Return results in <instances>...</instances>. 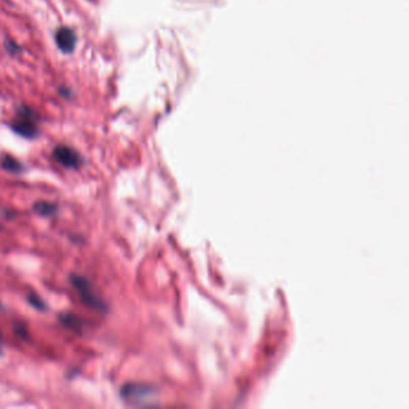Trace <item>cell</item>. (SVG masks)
<instances>
[{"label": "cell", "mask_w": 409, "mask_h": 409, "mask_svg": "<svg viewBox=\"0 0 409 409\" xmlns=\"http://www.w3.org/2000/svg\"><path fill=\"white\" fill-rule=\"evenodd\" d=\"M70 281H71L72 287L77 290L78 296L84 305L91 307V309L96 311H101V312H106L107 305L99 297L95 296L87 278L84 276H81V275H72L70 277Z\"/></svg>", "instance_id": "obj_1"}, {"label": "cell", "mask_w": 409, "mask_h": 409, "mask_svg": "<svg viewBox=\"0 0 409 409\" xmlns=\"http://www.w3.org/2000/svg\"><path fill=\"white\" fill-rule=\"evenodd\" d=\"M35 120H36V116H35L33 110L23 107L18 112L17 118L12 122L11 128L14 129L16 133L21 135L22 137L34 138L36 137L37 132H39L37 131Z\"/></svg>", "instance_id": "obj_2"}, {"label": "cell", "mask_w": 409, "mask_h": 409, "mask_svg": "<svg viewBox=\"0 0 409 409\" xmlns=\"http://www.w3.org/2000/svg\"><path fill=\"white\" fill-rule=\"evenodd\" d=\"M53 156L65 168H78L81 166V156L72 148L59 145L53 151Z\"/></svg>", "instance_id": "obj_3"}, {"label": "cell", "mask_w": 409, "mask_h": 409, "mask_svg": "<svg viewBox=\"0 0 409 409\" xmlns=\"http://www.w3.org/2000/svg\"><path fill=\"white\" fill-rule=\"evenodd\" d=\"M151 394V388L144 384H136V383H129L125 384L120 390V395L125 401L137 402L148 397Z\"/></svg>", "instance_id": "obj_4"}, {"label": "cell", "mask_w": 409, "mask_h": 409, "mask_svg": "<svg viewBox=\"0 0 409 409\" xmlns=\"http://www.w3.org/2000/svg\"><path fill=\"white\" fill-rule=\"evenodd\" d=\"M55 41L56 44L60 49L64 53L72 52L76 46V41H77V37H76L75 31L70 28L63 27L56 31L55 34Z\"/></svg>", "instance_id": "obj_5"}, {"label": "cell", "mask_w": 409, "mask_h": 409, "mask_svg": "<svg viewBox=\"0 0 409 409\" xmlns=\"http://www.w3.org/2000/svg\"><path fill=\"white\" fill-rule=\"evenodd\" d=\"M59 319L60 322H62V324L70 329V330L75 332H82V330H83L84 322L82 321L78 316L74 315V313L71 312L63 313V315L59 316Z\"/></svg>", "instance_id": "obj_6"}, {"label": "cell", "mask_w": 409, "mask_h": 409, "mask_svg": "<svg viewBox=\"0 0 409 409\" xmlns=\"http://www.w3.org/2000/svg\"><path fill=\"white\" fill-rule=\"evenodd\" d=\"M33 209L37 215H41V216H53L58 211V205L50 202L39 201L35 203Z\"/></svg>", "instance_id": "obj_7"}, {"label": "cell", "mask_w": 409, "mask_h": 409, "mask_svg": "<svg viewBox=\"0 0 409 409\" xmlns=\"http://www.w3.org/2000/svg\"><path fill=\"white\" fill-rule=\"evenodd\" d=\"M2 167L4 168L5 170L11 173H21L23 170V166L20 161L16 160L15 157L10 156V155H5L2 158Z\"/></svg>", "instance_id": "obj_8"}, {"label": "cell", "mask_w": 409, "mask_h": 409, "mask_svg": "<svg viewBox=\"0 0 409 409\" xmlns=\"http://www.w3.org/2000/svg\"><path fill=\"white\" fill-rule=\"evenodd\" d=\"M28 301H29V304H30L31 306L35 307V309H37V310L43 311V310L47 309V306H46V304H44V301H43L42 299H41L40 297L34 296V294H30V296L28 297Z\"/></svg>", "instance_id": "obj_9"}, {"label": "cell", "mask_w": 409, "mask_h": 409, "mask_svg": "<svg viewBox=\"0 0 409 409\" xmlns=\"http://www.w3.org/2000/svg\"><path fill=\"white\" fill-rule=\"evenodd\" d=\"M14 331L17 336H20L21 338H29V334H28V329L23 323H16L14 325Z\"/></svg>", "instance_id": "obj_10"}]
</instances>
